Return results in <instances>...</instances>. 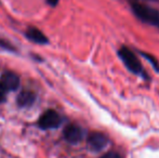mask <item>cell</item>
I'll use <instances>...</instances> for the list:
<instances>
[{"mask_svg": "<svg viewBox=\"0 0 159 158\" xmlns=\"http://www.w3.org/2000/svg\"><path fill=\"white\" fill-rule=\"evenodd\" d=\"M132 10L141 21L159 27V12L157 10L148 6H145V4L136 3V2L132 4Z\"/></svg>", "mask_w": 159, "mask_h": 158, "instance_id": "cell-1", "label": "cell"}, {"mask_svg": "<svg viewBox=\"0 0 159 158\" xmlns=\"http://www.w3.org/2000/svg\"><path fill=\"white\" fill-rule=\"evenodd\" d=\"M16 102L21 107H30L35 102V94L30 91H23L19 94Z\"/></svg>", "mask_w": 159, "mask_h": 158, "instance_id": "cell-8", "label": "cell"}, {"mask_svg": "<svg viewBox=\"0 0 159 158\" xmlns=\"http://www.w3.org/2000/svg\"><path fill=\"white\" fill-rule=\"evenodd\" d=\"M108 143L107 137L102 132H92L88 137V146L91 151H102Z\"/></svg>", "mask_w": 159, "mask_h": 158, "instance_id": "cell-5", "label": "cell"}, {"mask_svg": "<svg viewBox=\"0 0 159 158\" xmlns=\"http://www.w3.org/2000/svg\"><path fill=\"white\" fill-rule=\"evenodd\" d=\"M118 55H119L120 60L124 62V64L126 65V67L130 72L135 75L143 74L142 65H141L140 61H139L138 57L135 56V54H134L131 50H129L126 47H122V48L118 51Z\"/></svg>", "mask_w": 159, "mask_h": 158, "instance_id": "cell-2", "label": "cell"}, {"mask_svg": "<svg viewBox=\"0 0 159 158\" xmlns=\"http://www.w3.org/2000/svg\"><path fill=\"white\" fill-rule=\"evenodd\" d=\"M62 124V117L57 112L53 110H49L42 114V116L39 118L38 124L43 130L48 129H57L61 126Z\"/></svg>", "mask_w": 159, "mask_h": 158, "instance_id": "cell-3", "label": "cell"}, {"mask_svg": "<svg viewBox=\"0 0 159 158\" xmlns=\"http://www.w3.org/2000/svg\"><path fill=\"white\" fill-rule=\"evenodd\" d=\"M59 2V0H48V3L51 4V6H57V3Z\"/></svg>", "mask_w": 159, "mask_h": 158, "instance_id": "cell-12", "label": "cell"}, {"mask_svg": "<svg viewBox=\"0 0 159 158\" xmlns=\"http://www.w3.org/2000/svg\"><path fill=\"white\" fill-rule=\"evenodd\" d=\"M101 158H122V156L118 153H115V152H109V153H106L105 155H103Z\"/></svg>", "mask_w": 159, "mask_h": 158, "instance_id": "cell-11", "label": "cell"}, {"mask_svg": "<svg viewBox=\"0 0 159 158\" xmlns=\"http://www.w3.org/2000/svg\"><path fill=\"white\" fill-rule=\"evenodd\" d=\"M1 84L6 87L8 91H15L20 87V78L16 74L12 72H6L0 79Z\"/></svg>", "mask_w": 159, "mask_h": 158, "instance_id": "cell-6", "label": "cell"}, {"mask_svg": "<svg viewBox=\"0 0 159 158\" xmlns=\"http://www.w3.org/2000/svg\"><path fill=\"white\" fill-rule=\"evenodd\" d=\"M7 92H8V90H7L6 87H4L3 84H1V81H0V103L6 101Z\"/></svg>", "mask_w": 159, "mask_h": 158, "instance_id": "cell-10", "label": "cell"}, {"mask_svg": "<svg viewBox=\"0 0 159 158\" xmlns=\"http://www.w3.org/2000/svg\"><path fill=\"white\" fill-rule=\"evenodd\" d=\"M143 56L145 57L146 60H148L149 62H151V64L153 65V67L155 68L157 72H159V62L157 61V60L155 59V57H153L151 54H147V53H142Z\"/></svg>", "mask_w": 159, "mask_h": 158, "instance_id": "cell-9", "label": "cell"}, {"mask_svg": "<svg viewBox=\"0 0 159 158\" xmlns=\"http://www.w3.org/2000/svg\"><path fill=\"white\" fill-rule=\"evenodd\" d=\"M63 135H64V139L66 140L68 143L77 144L84 139V132L81 127L77 126V124H68V126L64 129Z\"/></svg>", "mask_w": 159, "mask_h": 158, "instance_id": "cell-4", "label": "cell"}, {"mask_svg": "<svg viewBox=\"0 0 159 158\" xmlns=\"http://www.w3.org/2000/svg\"><path fill=\"white\" fill-rule=\"evenodd\" d=\"M25 36L28 40L38 44H47L49 42V39L46 37V35L36 27L27 28V30L25 32Z\"/></svg>", "mask_w": 159, "mask_h": 158, "instance_id": "cell-7", "label": "cell"}]
</instances>
